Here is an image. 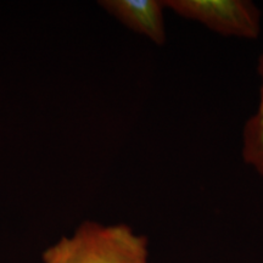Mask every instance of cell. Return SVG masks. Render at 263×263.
Masks as SVG:
<instances>
[{"label": "cell", "mask_w": 263, "mask_h": 263, "mask_svg": "<svg viewBox=\"0 0 263 263\" xmlns=\"http://www.w3.org/2000/svg\"><path fill=\"white\" fill-rule=\"evenodd\" d=\"M43 263H150L149 244L126 224L84 222L71 236L51 245Z\"/></svg>", "instance_id": "cell-1"}, {"label": "cell", "mask_w": 263, "mask_h": 263, "mask_svg": "<svg viewBox=\"0 0 263 263\" xmlns=\"http://www.w3.org/2000/svg\"><path fill=\"white\" fill-rule=\"evenodd\" d=\"M179 17L227 38L255 41L261 35L262 12L250 0H164Z\"/></svg>", "instance_id": "cell-2"}, {"label": "cell", "mask_w": 263, "mask_h": 263, "mask_svg": "<svg viewBox=\"0 0 263 263\" xmlns=\"http://www.w3.org/2000/svg\"><path fill=\"white\" fill-rule=\"evenodd\" d=\"M99 4L124 27L154 44H166L164 10L167 8L164 0H104Z\"/></svg>", "instance_id": "cell-3"}, {"label": "cell", "mask_w": 263, "mask_h": 263, "mask_svg": "<svg viewBox=\"0 0 263 263\" xmlns=\"http://www.w3.org/2000/svg\"><path fill=\"white\" fill-rule=\"evenodd\" d=\"M257 73L259 77L258 103L255 112H252L242 127L240 154L245 166L263 177V51L257 61Z\"/></svg>", "instance_id": "cell-4"}]
</instances>
